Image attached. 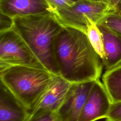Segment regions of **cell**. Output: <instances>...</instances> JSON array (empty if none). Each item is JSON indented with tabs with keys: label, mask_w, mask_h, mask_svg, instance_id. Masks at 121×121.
Masks as SVG:
<instances>
[{
	"label": "cell",
	"mask_w": 121,
	"mask_h": 121,
	"mask_svg": "<svg viewBox=\"0 0 121 121\" xmlns=\"http://www.w3.org/2000/svg\"><path fill=\"white\" fill-rule=\"evenodd\" d=\"M104 121H108V120H107V119H105V120Z\"/></svg>",
	"instance_id": "7402d4cb"
},
{
	"label": "cell",
	"mask_w": 121,
	"mask_h": 121,
	"mask_svg": "<svg viewBox=\"0 0 121 121\" xmlns=\"http://www.w3.org/2000/svg\"><path fill=\"white\" fill-rule=\"evenodd\" d=\"M114 11H117L121 14V0L119 2V3L118 4V5L115 7Z\"/></svg>",
	"instance_id": "ffe728a7"
},
{
	"label": "cell",
	"mask_w": 121,
	"mask_h": 121,
	"mask_svg": "<svg viewBox=\"0 0 121 121\" xmlns=\"http://www.w3.org/2000/svg\"><path fill=\"white\" fill-rule=\"evenodd\" d=\"M27 121H62L56 112H43L30 115Z\"/></svg>",
	"instance_id": "9a60e30c"
},
{
	"label": "cell",
	"mask_w": 121,
	"mask_h": 121,
	"mask_svg": "<svg viewBox=\"0 0 121 121\" xmlns=\"http://www.w3.org/2000/svg\"><path fill=\"white\" fill-rule=\"evenodd\" d=\"M95 81L91 80L71 84L56 112L62 121H78Z\"/></svg>",
	"instance_id": "8992f818"
},
{
	"label": "cell",
	"mask_w": 121,
	"mask_h": 121,
	"mask_svg": "<svg viewBox=\"0 0 121 121\" xmlns=\"http://www.w3.org/2000/svg\"><path fill=\"white\" fill-rule=\"evenodd\" d=\"M53 74L26 66L0 68V79L9 90L31 112L48 89Z\"/></svg>",
	"instance_id": "3957f363"
},
{
	"label": "cell",
	"mask_w": 121,
	"mask_h": 121,
	"mask_svg": "<svg viewBox=\"0 0 121 121\" xmlns=\"http://www.w3.org/2000/svg\"><path fill=\"white\" fill-rule=\"evenodd\" d=\"M90 1H96V2H104L108 3L109 0H88Z\"/></svg>",
	"instance_id": "44dd1931"
},
{
	"label": "cell",
	"mask_w": 121,
	"mask_h": 121,
	"mask_svg": "<svg viewBox=\"0 0 121 121\" xmlns=\"http://www.w3.org/2000/svg\"><path fill=\"white\" fill-rule=\"evenodd\" d=\"M55 11L65 9L73 5V0H46Z\"/></svg>",
	"instance_id": "e0dca14e"
},
{
	"label": "cell",
	"mask_w": 121,
	"mask_h": 121,
	"mask_svg": "<svg viewBox=\"0 0 121 121\" xmlns=\"http://www.w3.org/2000/svg\"><path fill=\"white\" fill-rule=\"evenodd\" d=\"M12 22L13 29L45 68L58 75L54 58V44L57 36L64 27L54 15L16 17Z\"/></svg>",
	"instance_id": "7a4b0ae2"
},
{
	"label": "cell",
	"mask_w": 121,
	"mask_h": 121,
	"mask_svg": "<svg viewBox=\"0 0 121 121\" xmlns=\"http://www.w3.org/2000/svg\"><path fill=\"white\" fill-rule=\"evenodd\" d=\"M112 102L103 84L99 79L95 80L78 121H95L106 118Z\"/></svg>",
	"instance_id": "52a82bcc"
},
{
	"label": "cell",
	"mask_w": 121,
	"mask_h": 121,
	"mask_svg": "<svg viewBox=\"0 0 121 121\" xmlns=\"http://www.w3.org/2000/svg\"><path fill=\"white\" fill-rule=\"evenodd\" d=\"M100 23L121 35V14L119 12L116 11L108 12Z\"/></svg>",
	"instance_id": "5bb4252c"
},
{
	"label": "cell",
	"mask_w": 121,
	"mask_h": 121,
	"mask_svg": "<svg viewBox=\"0 0 121 121\" xmlns=\"http://www.w3.org/2000/svg\"><path fill=\"white\" fill-rule=\"evenodd\" d=\"M12 19L0 13V33L5 32L12 28Z\"/></svg>",
	"instance_id": "ac0fdd59"
},
{
	"label": "cell",
	"mask_w": 121,
	"mask_h": 121,
	"mask_svg": "<svg viewBox=\"0 0 121 121\" xmlns=\"http://www.w3.org/2000/svg\"><path fill=\"white\" fill-rule=\"evenodd\" d=\"M16 65L46 69L12 28L0 33V68Z\"/></svg>",
	"instance_id": "5b68a950"
},
{
	"label": "cell",
	"mask_w": 121,
	"mask_h": 121,
	"mask_svg": "<svg viewBox=\"0 0 121 121\" xmlns=\"http://www.w3.org/2000/svg\"><path fill=\"white\" fill-rule=\"evenodd\" d=\"M105 119L109 121H121V103H112Z\"/></svg>",
	"instance_id": "2e32d148"
},
{
	"label": "cell",
	"mask_w": 121,
	"mask_h": 121,
	"mask_svg": "<svg viewBox=\"0 0 121 121\" xmlns=\"http://www.w3.org/2000/svg\"><path fill=\"white\" fill-rule=\"evenodd\" d=\"M97 25L103 38V64L105 69L109 70L121 64V35L101 23Z\"/></svg>",
	"instance_id": "8fae6325"
},
{
	"label": "cell",
	"mask_w": 121,
	"mask_h": 121,
	"mask_svg": "<svg viewBox=\"0 0 121 121\" xmlns=\"http://www.w3.org/2000/svg\"><path fill=\"white\" fill-rule=\"evenodd\" d=\"M54 58L58 74L71 83L99 79L104 66L86 34L64 27L56 37Z\"/></svg>",
	"instance_id": "6da1fadb"
},
{
	"label": "cell",
	"mask_w": 121,
	"mask_h": 121,
	"mask_svg": "<svg viewBox=\"0 0 121 121\" xmlns=\"http://www.w3.org/2000/svg\"><path fill=\"white\" fill-rule=\"evenodd\" d=\"M102 80L112 103H121V64L106 70Z\"/></svg>",
	"instance_id": "7c38bea8"
},
{
	"label": "cell",
	"mask_w": 121,
	"mask_h": 121,
	"mask_svg": "<svg viewBox=\"0 0 121 121\" xmlns=\"http://www.w3.org/2000/svg\"><path fill=\"white\" fill-rule=\"evenodd\" d=\"M71 84L60 75L53 74L48 89L31 112V115L43 112H56Z\"/></svg>",
	"instance_id": "9c48e42d"
},
{
	"label": "cell",
	"mask_w": 121,
	"mask_h": 121,
	"mask_svg": "<svg viewBox=\"0 0 121 121\" xmlns=\"http://www.w3.org/2000/svg\"><path fill=\"white\" fill-rule=\"evenodd\" d=\"M86 34L91 45L103 60L104 57L103 38L97 24L90 20Z\"/></svg>",
	"instance_id": "4fadbf2b"
},
{
	"label": "cell",
	"mask_w": 121,
	"mask_h": 121,
	"mask_svg": "<svg viewBox=\"0 0 121 121\" xmlns=\"http://www.w3.org/2000/svg\"><path fill=\"white\" fill-rule=\"evenodd\" d=\"M74 0V1H77V0Z\"/></svg>",
	"instance_id": "603a6c76"
},
{
	"label": "cell",
	"mask_w": 121,
	"mask_h": 121,
	"mask_svg": "<svg viewBox=\"0 0 121 121\" xmlns=\"http://www.w3.org/2000/svg\"><path fill=\"white\" fill-rule=\"evenodd\" d=\"M121 0H109L107 3L109 12L114 11L115 7Z\"/></svg>",
	"instance_id": "d6986e66"
},
{
	"label": "cell",
	"mask_w": 121,
	"mask_h": 121,
	"mask_svg": "<svg viewBox=\"0 0 121 121\" xmlns=\"http://www.w3.org/2000/svg\"><path fill=\"white\" fill-rule=\"evenodd\" d=\"M30 115L31 112L0 81V121H27Z\"/></svg>",
	"instance_id": "30bf717a"
},
{
	"label": "cell",
	"mask_w": 121,
	"mask_h": 121,
	"mask_svg": "<svg viewBox=\"0 0 121 121\" xmlns=\"http://www.w3.org/2000/svg\"><path fill=\"white\" fill-rule=\"evenodd\" d=\"M108 12L106 3L78 0L65 9L56 11L54 15L63 27L75 28L86 34L90 20L98 24Z\"/></svg>",
	"instance_id": "277c9868"
},
{
	"label": "cell",
	"mask_w": 121,
	"mask_h": 121,
	"mask_svg": "<svg viewBox=\"0 0 121 121\" xmlns=\"http://www.w3.org/2000/svg\"><path fill=\"white\" fill-rule=\"evenodd\" d=\"M0 11L11 19L55 12L46 0H0Z\"/></svg>",
	"instance_id": "ba28073f"
}]
</instances>
